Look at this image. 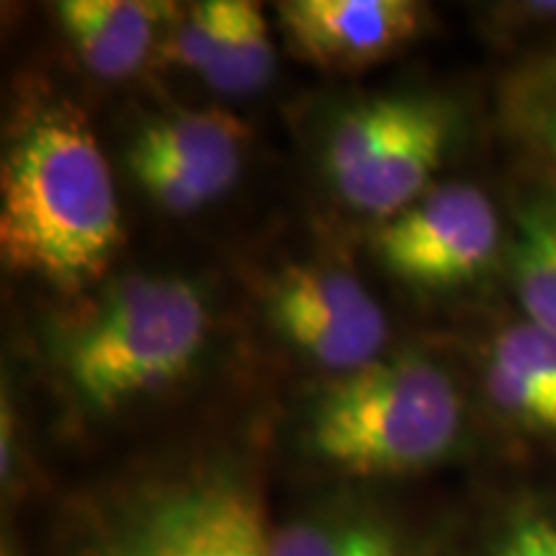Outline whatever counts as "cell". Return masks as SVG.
I'll return each instance as SVG.
<instances>
[{"instance_id":"8fae6325","label":"cell","mask_w":556,"mask_h":556,"mask_svg":"<svg viewBox=\"0 0 556 556\" xmlns=\"http://www.w3.org/2000/svg\"><path fill=\"white\" fill-rule=\"evenodd\" d=\"M484 384L492 405L510 420L556 433V332L528 319L500 332Z\"/></svg>"},{"instance_id":"277c9868","label":"cell","mask_w":556,"mask_h":556,"mask_svg":"<svg viewBox=\"0 0 556 556\" xmlns=\"http://www.w3.org/2000/svg\"><path fill=\"white\" fill-rule=\"evenodd\" d=\"M448 139L451 116L438 101L374 99L340 116L325 150V168L348 206L392 219L422 197Z\"/></svg>"},{"instance_id":"5b68a950","label":"cell","mask_w":556,"mask_h":556,"mask_svg":"<svg viewBox=\"0 0 556 556\" xmlns=\"http://www.w3.org/2000/svg\"><path fill=\"white\" fill-rule=\"evenodd\" d=\"M93 556H268V541L248 492L204 477L135 505Z\"/></svg>"},{"instance_id":"ba28073f","label":"cell","mask_w":556,"mask_h":556,"mask_svg":"<svg viewBox=\"0 0 556 556\" xmlns=\"http://www.w3.org/2000/svg\"><path fill=\"white\" fill-rule=\"evenodd\" d=\"M291 50L330 73H358L420 34L413 0H289L278 5Z\"/></svg>"},{"instance_id":"8992f818","label":"cell","mask_w":556,"mask_h":556,"mask_svg":"<svg viewBox=\"0 0 556 556\" xmlns=\"http://www.w3.org/2000/svg\"><path fill=\"white\" fill-rule=\"evenodd\" d=\"M500 222L490 197L469 184H446L394 214L377 235L384 266L400 281L443 289L471 281L495 258Z\"/></svg>"},{"instance_id":"52a82bcc","label":"cell","mask_w":556,"mask_h":556,"mask_svg":"<svg viewBox=\"0 0 556 556\" xmlns=\"http://www.w3.org/2000/svg\"><path fill=\"white\" fill-rule=\"evenodd\" d=\"M281 336L319 366L353 374L377 361L389 328L384 309L348 270L294 266L268 291Z\"/></svg>"},{"instance_id":"5bb4252c","label":"cell","mask_w":556,"mask_h":556,"mask_svg":"<svg viewBox=\"0 0 556 556\" xmlns=\"http://www.w3.org/2000/svg\"><path fill=\"white\" fill-rule=\"evenodd\" d=\"M268 556H400L392 533L364 516L304 518L268 539Z\"/></svg>"},{"instance_id":"30bf717a","label":"cell","mask_w":556,"mask_h":556,"mask_svg":"<svg viewBox=\"0 0 556 556\" xmlns=\"http://www.w3.org/2000/svg\"><path fill=\"white\" fill-rule=\"evenodd\" d=\"M54 11L83 65L106 80L135 75L173 16V5L144 0H62Z\"/></svg>"},{"instance_id":"6da1fadb","label":"cell","mask_w":556,"mask_h":556,"mask_svg":"<svg viewBox=\"0 0 556 556\" xmlns=\"http://www.w3.org/2000/svg\"><path fill=\"white\" fill-rule=\"evenodd\" d=\"M119 245V199L86 116L67 103L39 111L0 173L5 266L78 291L106 270Z\"/></svg>"},{"instance_id":"9c48e42d","label":"cell","mask_w":556,"mask_h":556,"mask_svg":"<svg viewBox=\"0 0 556 556\" xmlns=\"http://www.w3.org/2000/svg\"><path fill=\"white\" fill-rule=\"evenodd\" d=\"M163 52L225 96L253 93L274 75L266 16L248 0H206L191 5L173 24Z\"/></svg>"},{"instance_id":"9a60e30c","label":"cell","mask_w":556,"mask_h":556,"mask_svg":"<svg viewBox=\"0 0 556 556\" xmlns=\"http://www.w3.org/2000/svg\"><path fill=\"white\" fill-rule=\"evenodd\" d=\"M495 556H556V523L539 513H523L507 526Z\"/></svg>"},{"instance_id":"7c38bea8","label":"cell","mask_w":556,"mask_h":556,"mask_svg":"<svg viewBox=\"0 0 556 556\" xmlns=\"http://www.w3.org/2000/svg\"><path fill=\"white\" fill-rule=\"evenodd\" d=\"M245 142L248 129L238 116L222 109H191L160 116L139 129L127 157L180 165L235 184L242 170Z\"/></svg>"},{"instance_id":"4fadbf2b","label":"cell","mask_w":556,"mask_h":556,"mask_svg":"<svg viewBox=\"0 0 556 556\" xmlns=\"http://www.w3.org/2000/svg\"><path fill=\"white\" fill-rule=\"evenodd\" d=\"M510 268L528 323L556 332V199H531L516 212Z\"/></svg>"},{"instance_id":"7a4b0ae2","label":"cell","mask_w":556,"mask_h":556,"mask_svg":"<svg viewBox=\"0 0 556 556\" xmlns=\"http://www.w3.org/2000/svg\"><path fill=\"white\" fill-rule=\"evenodd\" d=\"M197 287L176 276H124L60 340V366L88 409L109 413L184 377L206 340Z\"/></svg>"},{"instance_id":"3957f363","label":"cell","mask_w":556,"mask_h":556,"mask_svg":"<svg viewBox=\"0 0 556 556\" xmlns=\"http://www.w3.org/2000/svg\"><path fill=\"white\" fill-rule=\"evenodd\" d=\"M462 422L454 379L433 361L402 353L330 387L312 413L309 443L356 475H405L448 456Z\"/></svg>"}]
</instances>
